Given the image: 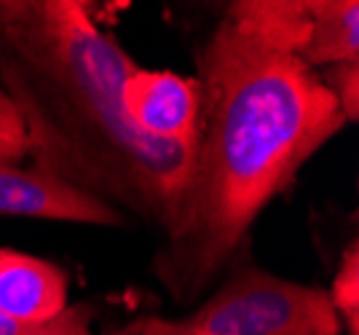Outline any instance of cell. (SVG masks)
<instances>
[{
  "label": "cell",
  "instance_id": "6da1fadb",
  "mask_svg": "<svg viewBox=\"0 0 359 335\" xmlns=\"http://www.w3.org/2000/svg\"><path fill=\"white\" fill-rule=\"evenodd\" d=\"M196 67L201 118L185 214L150 266L182 306L212 287L263 210L346 126L316 70L228 14L198 48Z\"/></svg>",
  "mask_w": 359,
  "mask_h": 335
},
{
  "label": "cell",
  "instance_id": "7a4b0ae2",
  "mask_svg": "<svg viewBox=\"0 0 359 335\" xmlns=\"http://www.w3.org/2000/svg\"><path fill=\"white\" fill-rule=\"evenodd\" d=\"M137 67L81 0H0V86L32 142V167L161 231L182 226L196 145L137 135L121 107Z\"/></svg>",
  "mask_w": 359,
  "mask_h": 335
},
{
  "label": "cell",
  "instance_id": "3957f363",
  "mask_svg": "<svg viewBox=\"0 0 359 335\" xmlns=\"http://www.w3.org/2000/svg\"><path fill=\"white\" fill-rule=\"evenodd\" d=\"M132 335H341L327 289L290 282L255 263H236L220 289L180 320L145 317Z\"/></svg>",
  "mask_w": 359,
  "mask_h": 335
},
{
  "label": "cell",
  "instance_id": "277c9868",
  "mask_svg": "<svg viewBox=\"0 0 359 335\" xmlns=\"http://www.w3.org/2000/svg\"><path fill=\"white\" fill-rule=\"evenodd\" d=\"M121 107L137 135L156 142L196 145L201 118V86L196 76L137 64L123 78Z\"/></svg>",
  "mask_w": 359,
  "mask_h": 335
},
{
  "label": "cell",
  "instance_id": "5b68a950",
  "mask_svg": "<svg viewBox=\"0 0 359 335\" xmlns=\"http://www.w3.org/2000/svg\"><path fill=\"white\" fill-rule=\"evenodd\" d=\"M0 217H30L78 226L121 228L126 217L105 201L35 167L0 164Z\"/></svg>",
  "mask_w": 359,
  "mask_h": 335
},
{
  "label": "cell",
  "instance_id": "8992f818",
  "mask_svg": "<svg viewBox=\"0 0 359 335\" xmlns=\"http://www.w3.org/2000/svg\"><path fill=\"white\" fill-rule=\"evenodd\" d=\"M67 271L46 258L0 247V308L11 320L38 324L70 306Z\"/></svg>",
  "mask_w": 359,
  "mask_h": 335
},
{
  "label": "cell",
  "instance_id": "52a82bcc",
  "mask_svg": "<svg viewBox=\"0 0 359 335\" xmlns=\"http://www.w3.org/2000/svg\"><path fill=\"white\" fill-rule=\"evenodd\" d=\"M300 62L311 70L341 62H359L357 0H314L311 32Z\"/></svg>",
  "mask_w": 359,
  "mask_h": 335
},
{
  "label": "cell",
  "instance_id": "ba28073f",
  "mask_svg": "<svg viewBox=\"0 0 359 335\" xmlns=\"http://www.w3.org/2000/svg\"><path fill=\"white\" fill-rule=\"evenodd\" d=\"M330 306L348 335H359V247L351 242L341 255V266L327 289Z\"/></svg>",
  "mask_w": 359,
  "mask_h": 335
},
{
  "label": "cell",
  "instance_id": "9c48e42d",
  "mask_svg": "<svg viewBox=\"0 0 359 335\" xmlns=\"http://www.w3.org/2000/svg\"><path fill=\"white\" fill-rule=\"evenodd\" d=\"M97 317V308L89 303L67 306L60 317L38 324L11 320L0 308V335H91V324Z\"/></svg>",
  "mask_w": 359,
  "mask_h": 335
},
{
  "label": "cell",
  "instance_id": "30bf717a",
  "mask_svg": "<svg viewBox=\"0 0 359 335\" xmlns=\"http://www.w3.org/2000/svg\"><path fill=\"white\" fill-rule=\"evenodd\" d=\"M32 156L30 135L11 97L0 86V164H22Z\"/></svg>",
  "mask_w": 359,
  "mask_h": 335
},
{
  "label": "cell",
  "instance_id": "8fae6325",
  "mask_svg": "<svg viewBox=\"0 0 359 335\" xmlns=\"http://www.w3.org/2000/svg\"><path fill=\"white\" fill-rule=\"evenodd\" d=\"M322 83L335 97V102L344 113L346 123L357 121L359 116V62H341L316 70Z\"/></svg>",
  "mask_w": 359,
  "mask_h": 335
},
{
  "label": "cell",
  "instance_id": "7c38bea8",
  "mask_svg": "<svg viewBox=\"0 0 359 335\" xmlns=\"http://www.w3.org/2000/svg\"><path fill=\"white\" fill-rule=\"evenodd\" d=\"M300 335H316V333H300Z\"/></svg>",
  "mask_w": 359,
  "mask_h": 335
}]
</instances>
